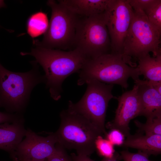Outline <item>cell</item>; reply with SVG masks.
Returning a JSON list of instances; mask_svg holds the SVG:
<instances>
[{"label": "cell", "instance_id": "cell-1", "mask_svg": "<svg viewBox=\"0 0 161 161\" xmlns=\"http://www.w3.org/2000/svg\"><path fill=\"white\" fill-rule=\"evenodd\" d=\"M35 46L30 52H21L20 54L35 58L45 72V83L51 97L58 100L61 97L64 80L72 74L78 73L88 59L76 49L65 51Z\"/></svg>", "mask_w": 161, "mask_h": 161}, {"label": "cell", "instance_id": "cell-2", "mask_svg": "<svg viewBox=\"0 0 161 161\" xmlns=\"http://www.w3.org/2000/svg\"><path fill=\"white\" fill-rule=\"evenodd\" d=\"M32 68L24 72L7 70L0 64V107L6 112L23 114L29 102L33 89L46 79L39 70L38 64L30 61Z\"/></svg>", "mask_w": 161, "mask_h": 161}, {"label": "cell", "instance_id": "cell-3", "mask_svg": "<svg viewBox=\"0 0 161 161\" xmlns=\"http://www.w3.org/2000/svg\"><path fill=\"white\" fill-rule=\"evenodd\" d=\"M78 73V86L95 80L106 84H117L125 89L129 86V78L135 81L140 75L137 66L127 64L121 54L111 52L88 60Z\"/></svg>", "mask_w": 161, "mask_h": 161}, {"label": "cell", "instance_id": "cell-4", "mask_svg": "<svg viewBox=\"0 0 161 161\" xmlns=\"http://www.w3.org/2000/svg\"><path fill=\"white\" fill-rule=\"evenodd\" d=\"M161 32L149 21L141 10H134L131 23L123 44L122 55L130 66L136 67L132 62L153 53L155 57L161 53L160 47Z\"/></svg>", "mask_w": 161, "mask_h": 161}, {"label": "cell", "instance_id": "cell-5", "mask_svg": "<svg viewBox=\"0 0 161 161\" xmlns=\"http://www.w3.org/2000/svg\"><path fill=\"white\" fill-rule=\"evenodd\" d=\"M61 123L55 133L58 143L77 154L89 156L95 149L97 138L102 133L84 116L68 109L60 113Z\"/></svg>", "mask_w": 161, "mask_h": 161}, {"label": "cell", "instance_id": "cell-6", "mask_svg": "<svg viewBox=\"0 0 161 161\" xmlns=\"http://www.w3.org/2000/svg\"><path fill=\"white\" fill-rule=\"evenodd\" d=\"M47 4L51 10L48 27L42 41L34 40L33 44L47 48L62 50L73 46L79 16L58 1L48 0Z\"/></svg>", "mask_w": 161, "mask_h": 161}, {"label": "cell", "instance_id": "cell-7", "mask_svg": "<svg viewBox=\"0 0 161 161\" xmlns=\"http://www.w3.org/2000/svg\"><path fill=\"white\" fill-rule=\"evenodd\" d=\"M103 14L79 17L73 46L88 60L109 53L111 50Z\"/></svg>", "mask_w": 161, "mask_h": 161}, {"label": "cell", "instance_id": "cell-8", "mask_svg": "<svg viewBox=\"0 0 161 161\" xmlns=\"http://www.w3.org/2000/svg\"><path fill=\"white\" fill-rule=\"evenodd\" d=\"M86 84L87 89L82 98L76 103L69 101L67 109L85 117L106 135L105 121L108 103L111 99L117 97L112 93L114 85L95 80Z\"/></svg>", "mask_w": 161, "mask_h": 161}, {"label": "cell", "instance_id": "cell-9", "mask_svg": "<svg viewBox=\"0 0 161 161\" xmlns=\"http://www.w3.org/2000/svg\"><path fill=\"white\" fill-rule=\"evenodd\" d=\"M133 14V10L127 0H109L103 14L110 39L111 52L122 54Z\"/></svg>", "mask_w": 161, "mask_h": 161}, {"label": "cell", "instance_id": "cell-10", "mask_svg": "<svg viewBox=\"0 0 161 161\" xmlns=\"http://www.w3.org/2000/svg\"><path fill=\"white\" fill-rule=\"evenodd\" d=\"M25 137L11 156L12 158L19 161H44L56 150L58 141L55 132L44 137L28 129Z\"/></svg>", "mask_w": 161, "mask_h": 161}, {"label": "cell", "instance_id": "cell-11", "mask_svg": "<svg viewBox=\"0 0 161 161\" xmlns=\"http://www.w3.org/2000/svg\"><path fill=\"white\" fill-rule=\"evenodd\" d=\"M138 85L135 83L132 89L117 97V107L114 119L105 125L108 129H117L125 137L131 134L129 123L133 118L140 116L141 106L137 94Z\"/></svg>", "mask_w": 161, "mask_h": 161}, {"label": "cell", "instance_id": "cell-12", "mask_svg": "<svg viewBox=\"0 0 161 161\" xmlns=\"http://www.w3.org/2000/svg\"><path fill=\"white\" fill-rule=\"evenodd\" d=\"M24 120L13 123L0 124V149L8 153L10 156L26 134Z\"/></svg>", "mask_w": 161, "mask_h": 161}, {"label": "cell", "instance_id": "cell-13", "mask_svg": "<svg viewBox=\"0 0 161 161\" xmlns=\"http://www.w3.org/2000/svg\"><path fill=\"white\" fill-rule=\"evenodd\" d=\"M138 85L137 94L141 109L140 116L149 119L161 116V95L152 87L134 83Z\"/></svg>", "mask_w": 161, "mask_h": 161}, {"label": "cell", "instance_id": "cell-14", "mask_svg": "<svg viewBox=\"0 0 161 161\" xmlns=\"http://www.w3.org/2000/svg\"><path fill=\"white\" fill-rule=\"evenodd\" d=\"M121 146L137 149L149 156L161 152V135H148L138 131L126 137Z\"/></svg>", "mask_w": 161, "mask_h": 161}, {"label": "cell", "instance_id": "cell-15", "mask_svg": "<svg viewBox=\"0 0 161 161\" xmlns=\"http://www.w3.org/2000/svg\"><path fill=\"white\" fill-rule=\"evenodd\" d=\"M58 1L75 14L89 17L103 13L109 0H60Z\"/></svg>", "mask_w": 161, "mask_h": 161}, {"label": "cell", "instance_id": "cell-16", "mask_svg": "<svg viewBox=\"0 0 161 161\" xmlns=\"http://www.w3.org/2000/svg\"><path fill=\"white\" fill-rule=\"evenodd\" d=\"M137 61L140 75H143L145 80L161 82V53L153 57L149 54Z\"/></svg>", "mask_w": 161, "mask_h": 161}, {"label": "cell", "instance_id": "cell-17", "mask_svg": "<svg viewBox=\"0 0 161 161\" xmlns=\"http://www.w3.org/2000/svg\"><path fill=\"white\" fill-rule=\"evenodd\" d=\"M49 22L47 14L42 11L35 13L27 19L26 30L27 34L32 38L44 34L47 30Z\"/></svg>", "mask_w": 161, "mask_h": 161}, {"label": "cell", "instance_id": "cell-18", "mask_svg": "<svg viewBox=\"0 0 161 161\" xmlns=\"http://www.w3.org/2000/svg\"><path fill=\"white\" fill-rule=\"evenodd\" d=\"M134 123L138 129V132L148 135H161V116L147 119L145 123L137 120H135Z\"/></svg>", "mask_w": 161, "mask_h": 161}, {"label": "cell", "instance_id": "cell-19", "mask_svg": "<svg viewBox=\"0 0 161 161\" xmlns=\"http://www.w3.org/2000/svg\"><path fill=\"white\" fill-rule=\"evenodd\" d=\"M143 12L151 23L161 32V0H155Z\"/></svg>", "mask_w": 161, "mask_h": 161}, {"label": "cell", "instance_id": "cell-20", "mask_svg": "<svg viewBox=\"0 0 161 161\" xmlns=\"http://www.w3.org/2000/svg\"><path fill=\"white\" fill-rule=\"evenodd\" d=\"M95 147L98 154L104 158H112L115 153L114 145L107 139L103 138L102 136L97 138Z\"/></svg>", "mask_w": 161, "mask_h": 161}, {"label": "cell", "instance_id": "cell-21", "mask_svg": "<svg viewBox=\"0 0 161 161\" xmlns=\"http://www.w3.org/2000/svg\"><path fill=\"white\" fill-rule=\"evenodd\" d=\"M119 158L124 161H153L148 158L149 156L141 151L137 153L130 152L128 150H123L120 152Z\"/></svg>", "mask_w": 161, "mask_h": 161}, {"label": "cell", "instance_id": "cell-22", "mask_svg": "<svg viewBox=\"0 0 161 161\" xmlns=\"http://www.w3.org/2000/svg\"><path fill=\"white\" fill-rule=\"evenodd\" d=\"M55 147L54 153L44 161H72L63 146L57 143Z\"/></svg>", "mask_w": 161, "mask_h": 161}, {"label": "cell", "instance_id": "cell-23", "mask_svg": "<svg viewBox=\"0 0 161 161\" xmlns=\"http://www.w3.org/2000/svg\"><path fill=\"white\" fill-rule=\"evenodd\" d=\"M106 139L109 141L114 145L122 146L124 142V136L119 131L115 129H111L106 135Z\"/></svg>", "mask_w": 161, "mask_h": 161}, {"label": "cell", "instance_id": "cell-24", "mask_svg": "<svg viewBox=\"0 0 161 161\" xmlns=\"http://www.w3.org/2000/svg\"><path fill=\"white\" fill-rule=\"evenodd\" d=\"M24 120L23 114L0 111V124L6 122L13 123Z\"/></svg>", "mask_w": 161, "mask_h": 161}, {"label": "cell", "instance_id": "cell-25", "mask_svg": "<svg viewBox=\"0 0 161 161\" xmlns=\"http://www.w3.org/2000/svg\"><path fill=\"white\" fill-rule=\"evenodd\" d=\"M155 0H127L134 10L144 11Z\"/></svg>", "mask_w": 161, "mask_h": 161}, {"label": "cell", "instance_id": "cell-26", "mask_svg": "<svg viewBox=\"0 0 161 161\" xmlns=\"http://www.w3.org/2000/svg\"><path fill=\"white\" fill-rule=\"evenodd\" d=\"M134 83L146 85L151 86L161 95V82H157L139 79L134 81Z\"/></svg>", "mask_w": 161, "mask_h": 161}, {"label": "cell", "instance_id": "cell-27", "mask_svg": "<svg viewBox=\"0 0 161 161\" xmlns=\"http://www.w3.org/2000/svg\"><path fill=\"white\" fill-rule=\"evenodd\" d=\"M71 158L72 161H95L90 159L88 156L78 154L76 155L74 153L71 154Z\"/></svg>", "mask_w": 161, "mask_h": 161}, {"label": "cell", "instance_id": "cell-28", "mask_svg": "<svg viewBox=\"0 0 161 161\" xmlns=\"http://www.w3.org/2000/svg\"><path fill=\"white\" fill-rule=\"evenodd\" d=\"M119 155L118 153L115 152L114 156L112 158H104L101 161H117L119 160Z\"/></svg>", "mask_w": 161, "mask_h": 161}, {"label": "cell", "instance_id": "cell-29", "mask_svg": "<svg viewBox=\"0 0 161 161\" xmlns=\"http://www.w3.org/2000/svg\"><path fill=\"white\" fill-rule=\"evenodd\" d=\"M6 7V5L5 4L4 0H0V8L2 7Z\"/></svg>", "mask_w": 161, "mask_h": 161}, {"label": "cell", "instance_id": "cell-30", "mask_svg": "<svg viewBox=\"0 0 161 161\" xmlns=\"http://www.w3.org/2000/svg\"><path fill=\"white\" fill-rule=\"evenodd\" d=\"M12 159L13 160V161H19L16 158H13Z\"/></svg>", "mask_w": 161, "mask_h": 161}, {"label": "cell", "instance_id": "cell-31", "mask_svg": "<svg viewBox=\"0 0 161 161\" xmlns=\"http://www.w3.org/2000/svg\"></svg>", "mask_w": 161, "mask_h": 161}, {"label": "cell", "instance_id": "cell-32", "mask_svg": "<svg viewBox=\"0 0 161 161\" xmlns=\"http://www.w3.org/2000/svg\"></svg>", "mask_w": 161, "mask_h": 161}]
</instances>
